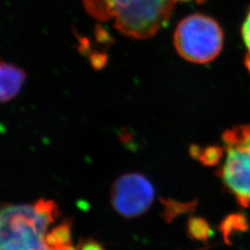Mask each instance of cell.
<instances>
[{"instance_id": "obj_14", "label": "cell", "mask_w": 250, "mask_h": 250, "mask_svg": "<svg viewBox=\"0 0 250 250\" xmlns=\"http://www.w3.org/2000/svg\"><path fill=\"white\" fill-rule=\"evenodd\" d=\"M173 1H175V2H177L179 0H173ZM180 1H192V2H197V3H201V2H203V1H205V0H180Z\"/></svg>"}, {"instance_id": "obj_5", "label": "cell", "mask_w": 250, "mask_h": 250, "mask_svg": "<svg viewBox=\"0 0 250 250\" xmlns=\"http://www.w3.org/2000/svg\"><path fill=\"white\" fill-rule=\"evenodd\" d=\"M155 199V189L142 173H125L113 183L110 202L117 213L125 218H137L146 213Z\"/></svg>"}, {"instance_id": "obj_2", "label": "cell", "mask_w": 250, "mask_h": 250, "mask_svg": "<svg viewBox=\"0 0 250 250\" xmlns=\"http://www.w3.org/2000/svg\"><path fill=\"white\" fill-rule=\"evenodd\" d=\"M224 160L217 171L225 189L243 208L250 207V125L224 132Z\"/></svg>"}, {"instance_id": "obj_6", "label": "cell", "mask_w": 250, "mask_h": 250, "mask_svg": "<svg viewBox=\"0 0 250 250\" xmlns=\"http://www.w3.org/2000/svg\"><path fill=\"white\" fill-rule=\"evenodd\" d=\"M25 80L26 73L22 68L0 59V104L15 99Z\"/></svg>"}, {"instance_id": "obj_13", "label": "cell", "mask_w": 250, "mask_h": 250, "mask_svg": "<svg viewBox=\"0 0 250 250\" xmlns=\"http://www.w3.org/2000/svg\"><path fill=\"white\" fill-rule=\"evenodd\" d=\"M77 250H105L104 248L95 240L88 239L85 241H83L79 245V248Z\"/></svg>"}, {"instance_id": "obj_11", "label": "cell", "mask_w": 250, "mask_h": 250, "mask_svg": "<svg viewBox=\"0 0 250 250\" xmlns=\"http://www.w3.org/2000/svg\"><path fill=\"white\" fill-rule=\"evenodd\" d=\"M71 232L68 224H63L47 233L46 242L50 248L62 249L71 245Z\"/></svg>"}, {"instance_id": "obj_7", "label": "cell", "mask_w": 250, "mask_h": 250, "mask_svg": "<svg viewBox=\"0 0 250 250\" xmlns=\"http://www.w3.org/2000/svg\"><path fill=\"white\" fill-rule=\"evenodd\" d=\"M250 229V223L247 216L241 213H232L224 218L219 225V230L227 245L232 244V239L241 232H246Z\"/></svg>"}, {"instance_id": "obj_9", "label": "cell", "mask_w": 250, "mask_h": 250, "mask_svg": "<svg viewBox=\"0 0 250 250\" xmlns=\"http://www.w3.org/2000/svg\"><path fill=\"white\" fill-rule=\"evenodd\" d=\"M161 203L163 205L162 217L168 224L173 222L181 215L187 214L194 211L197 204L196 201L179 202L173 199L162 200Z\"/></svg>"}, {"instance_id": "obj_1", "label": "cell", "mask_w": 250, "mask_h": 250, "mask_svg": "<svg viewBox=\"0 0 250 250\" xmlns=\"http://www.w3.org/2000/svg\"><path fill=\"white\" fill-rule=\"evenodd\" d=\"M60 215L51 200L9 205L0 210V250H50L47 230Z\"/></svg>"}, {"instance_id": "obj_10", "label": "cell", "mask_w": 250, "mask_h": 250, "mask_svg": "<svg viewBox=\"0 0 250 250\" xmlns=\"http://www.w3.org/2000/svg\"><path fill=\"white\" fill-rule=\"evenodd\" d=\"M190 152L193 157L198 159L204 165L208 166H214L219 164L224 156V147L217 146H210L206 147L194 146Z\"/></svg>"}, {"instance_id": "obj_4", "label": "cell", "mask_w": 250, "mask_h": 250, "mask_svg": "<svg viewBox=\"0 0 250 250\" xmlns=\"http://www.w3.org/2000/svg\"><path fill=\"white\" fill-rule=\"evenodd\" d=\"M173 0H119L114 7L117 30L134 39H147L170 21Z\"/></svg>"}, {"instance_id": "obj_8", "label": "cell", "mask_w": 250, "mask_h": 250, "mask_svg": "<svg viewBox=\"0 0 250 250\" xmlns=\"http://www.w3.org/2000/svg\"><path fill=\"white\" fill-rule=\"evenodd\" d=\"M187 232L190 239L198 242H207L214 234L211 226L202 217L189 218Z\"/></svg>"}, {"instance_id": "obj_12", "label": "cell", "mask_w": 250, "mask_h": 250, "mask_svg": "<svg viewBox=\"0 0 250 250\" xmlns=\"http://www.w3.org/2000/svg\"><path fill=\"white\" fill-rule=\"evenodd\" d=\"M242 37L244 44L247 48V53L245 58V64L247 69L250 72V8L248 11L246 20L242 26Z\"/></svg>"}, {"instance_id": "obj_3", "label": "cell", "mask_w": 250, "mask_h": 250, "mask_svg": "<svg viewBox=\"0 0 250 250\" xmlns=\"http://www.w3.org/2000/svg\"><path fill=\"white\" fill-rule=\"evenodd\" d=\"M173 44L184 60L205 64L212 62L221 53L224 32L214 19L203 14H193L179 23Z\"/></svg>"}, {"instance_id": "obj_15", "label": "cell", "mask_w": 250, "mask_h": 250, "mask_svg": "<svg viewBox=\"0 0 250 250\" xmlns=\"http://www.w3.org/2000/svg\"><path fill=\"white\" fill-rule=\"evenodd\" d=\"M207 249H201V250H206Z\"/></svg>"}]
</instances>
